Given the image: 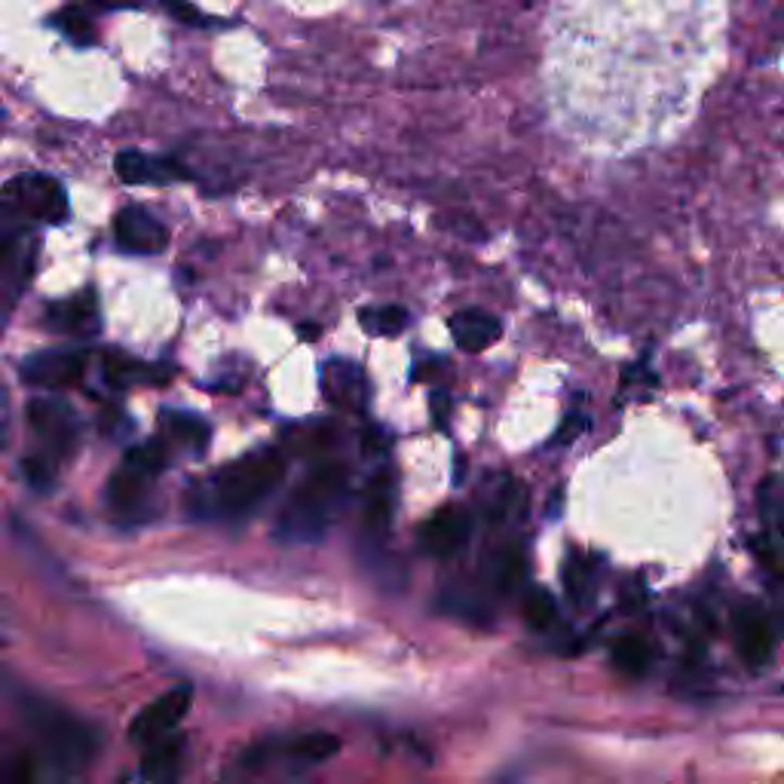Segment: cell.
Instances as JSON below:
<instances>
[{
    "mask_svg": "<svg viewBox=\"0 0 784 784\" xmlns=\"http://www.w3.org/2000/svg\"><path fill=\"white\" fill-rule=\"evenodd\" d=\"M286 472H289V460L282 451L257 447L230 466H224L222 472H215L205 484L193 488L190 503L197 518H218L227 524H242L264 509V503L286 481Z\"/></svg>",
    "mask_w": 784,
    "mask_h": 784,
    "instance_id": "cell-1",
    "label": "cell"
},
{
    "mask_svg": "<svg viewBox=\"0 0 784 784\" xmlns=\"http://www.w3.org/2000/svg\"><path fill=\"white\" fill-rule=\"evenodd\" d=\"M18 715L28 733L35 735L40 750L47 754L52 767L62 775H80L99 754V730L89 726L84 717H77L59 701L37 696V693H18Z\"/></svg>",
    "mask_w": 784,
    "mask_h": 784,
    "instance_id": "cell-2",
    "label": "cell"
},
{
    "mask_svg": "<svg viewBox=\"0 0 784 784\" xmlns=\"http://www.w3.org/2000/svg\"><path fill=\"white\" fill-rule=\"evenodd\" d=\"M350 494V472L341 463H319L309 476L298 484V491L282 506L276 518V540L279 543H319L331 524L338 521Z\"/></svg>",
    "mask_w": 784,
    "mask_h": 784,
    "instance_id": "cell-3",
    "label": "cell"
},
{
    "mask_svg": "<svg viewBox=\"0 0 784 784\" xmlns=\"http://www.w3.org/2000/svg\"><path fill=\"white\" fill-rule=\"evenodd\" d=\"M3 203H7V212H16L22 218H35L40 224H65L71 218L68 190L40 172L13 178L3 190Z\"/></svg>",
    "mask_w": 784,
    "mask_h": 784,
    "instance_id": "cell-4",
    "label": "cell"
},
{
    "mask_svg": "<svg viewBox=\"0 0 784 784\" xmlns=\"http://www.w3.org/2000/svg\"><path fill=\"white\" fill-rule=\"evenodd\" d=\"M733 637L745 666L767 668L775 656L779 637H782L779 616L769 614L767 607L754 597L738 600L733 607Z\"/></svg>",
    "mask_w": 784,
    "mask_h": 784,
    "instance_id": "cell-5",
    "label": "cell"
},
{
    "mask_svg": "<svg viewBox=\"0 0 784 784\" xmlns=\"http://www.w3.org/2000/svg\"><path fill=\"white\" fill-rule=\"evenodd\" d=\"M28 427L52 460L71 457L77 451L80 420H77V414L68 402H62V399H47V395L31 399L28 402Z\"/></svg>",
    "mask_w": 784,
    "mask_h": 784,
    "instance_id": "cell-6",
    "label": "cell"
},
{
    "mask_svg": "<svg viewBox=\"0 0 784 784\" xmlns=\"http://www.w3.org/2000/svg\"><path fill=\"white\" fill-rule=\"evenodd\" d=\"M86 350L77 346H59V350H40L22 358L18 377L35 390H68L80 383L86 375Z\"/></svg>",
    "mask_w": 784,
    "mask_h": 784,
    "instance_id": "cell-7",
    "label": "cell"
},
{
    "mask_svg": "<svg viewBox=\"0 0 784 784\" xmlns=\"http://www.w3.org/2000/svg\"><path fill=\"white\" fill-rule=\"evenodd\" d=\"M190 701H193V690H190L188 683L166 690L160 699H154L148 708L138 711L132 726H129V738H132L136 745H141V748H151L156 742L175 735L178 723L188 717Z\"/></svg>",
    "mask_w": 784,
    "mask_h": 784,
    "instance_id": "cell-8",
    "label": "cell"
},
{
    "mask_svg": "<svg viewBox=\"0 0 784 784\" xmlns=\"http://www.w3.org/2000/svg\"><path fill=\"white\" fill-rule=\"evenodd\" d=\"M472 528H476L472 511L463 509V506H442L432 518L420 524L417 540H420V548L427 552L429 558H442L444 561V558L460 555L463 548L469 546Z\"/></svg>",
    "mask_w": 784,
    "mask_h": 784,
    "instance_id": "cell-9",
    "label": "cell"
},
{
    "mask_svg": "<svg viewBox=\"0 0 784 784\" xmlns=\"http://www.w3.org/2000/svg\"><path fill=\"white\" fill-rule=\"evenodd\" d=\"M114 233L123 252L129 255H160L169 245V230L156 218L154 212L141 205H126L117 212Z\"/></svg>",
    "mask_w": 784,
    "mask_h": 784,
    "instance_id": "cell-10",
    "label": "cell"
},
{
    "mask_svg": "<svg viewBox=\"0 0 784 784\" xmlns=\"http://www.w3.org/2000/svg\"><path fill=\"white\" fill-rule=\"evenodd\" d=\"M325 399L341 410H365L368 405V377L362 365L350 358H328L323 365Z\"/></svg>",
    "mask_w": 784,
    "mask_h": 784,
    "instance_id": "cell-11",
    "label": "cell"
},
{
    "mask_svg": "<svg viewBox=\"0 0 784 784\" xmlns=\"http://www.w3.org/2000/svg\"><path fill=\"white\" fill-rule=\"evenodd\" d=\"M392 528V478L387 472L368 484L365 509H362V546H368V561L383 548Z\"/></svg>",
    "mask_w": 784,
    "mask_h": 784,
    "instance_id": "cell-12",
    "label": "cell"
},
{
    "mask_svg": "<svg viewBox=\"0 0 784 784\" xmlns=\"http://www.w3.org/2000/svg\"><path fill=\"white\" fill-rule=\"evenodd\" d=\"M47 325L59 334H68V338H89L96 334L102 323H99V298L96 291H80V294H71L65 301H55L47 307Z\"/></svg>",
    "mask_w": 784,
    "mask_h": 784,
    "instance_id": "cell-13",
    "label": "cell"
},
{
    "mask_svg": "<svg viewBox=\"0 0 784 784\" xmlns=\"http://www.w3.org/2000/svg\"><path fill=\"white\" fill-rule=\"evenodd\" d=\"M451 338L466 353H484L503 338V323L496 319L491 309L466 307L451 316Z\"/></svg>",
    "mask_w": 784,
    "mask_h": 784,
    "instance_id": "cell-14",
    "label": "cell"
},
{
    "mask_svg": "<svg viewBox=\"0 0 784 784\" xmlns=\"http://www.w3.org/2000/svg\"><path fill=\"white\" fill-rule=\"evenodd\" d=\"M114 172H117V178L123 185H172V181L185 178V169L175 160L141 154V151H123V154H117Z\"/></svg>",
    "mask_w": 784,
    "mask_h": 784,
    "instance_id": "cell-15",
    "label": "cell"
},
{
    "mask_svg": "<svg viewBox=\"0 0 784 784\" xmlns=\"http://www.w3.org/2000/svg\"><path fill=\"white\" fill-rule=\"evenodd\" d=\"M276 757L291 769V772H304L309 767H319L325 760H331L341 750V738L331 733H304L286 738L274 745Z\"/></svg>",
    "mask_w": 784,
    "mask_h": 784,
    "instance_id": "cell-16",
    "label": "cell"
},
{
    "mask_svg": "<svg viewBox=\"0 0 784 784\" xmlns=\"http://www.w3.org/2000/svg\"><path fill=\"white\" fill-rule=\"evenodd\" d=\"M151 484H154V478L144 476L141 469L129 466V463H119V469L108 481V503H111V509L123 515V518H129L132 511H141L144 509V500L151 494Z\"/></svg>",
    "mask_w": 784,
    "mask_h": 784,
    "instance_id": "cell-17",
    "label": "cell"
},
{
    "mask_svg": "<svg viewBox=\"0 0 784 784\" xmlns=\"http://www.w3.org/2000/svg\"><path fill=\"white\" fill-rule=\"evenodd\" d=\"M181 757H185V738L181 735H169L151 748H144V754H141V782L178 784Z\"/></svg>",
    "mask_w": 784,
    "mask_h": 784,
    "instance_id": "cell-18",
    "label": "cell"
},
{
    "mask_svg": "<svg viewBox=\"0 0 784 784\" xmlns=\"http://www.w3.org/2000/svg\"><path fill=\"white\" fill-rule=\"evenodd\" d=\"M160 427L166 432V442L188 451V454H203L212 439V429L200 414L193 410H160Z\"/></svg>",
    "mask_w": 784,
    "mask_h": 784,
    "instance_id": "cell-19",
    "label": "cell"
},
{
    "mask_svg": "<svg viewBox=\"0 0 784 784\" xmlns=\"http://www.w3.org/2000/svg\"><path fill=\"white\" fill-rule=\"evenodd\" d=\"M169 371H156L154 365L148 362H138L132 356H123V353H111L104 358V380L117 390L126 387H136V383H160Z\"/></svg>",
    "mask_w": 784,
    "mask_h": 784,
    "instance_id": "cell-20",
    "label": "cell"
},
{
    "mask_svg": "<svg viewBox=\"0 0 784 784\" xmlns=\"http://www.w3.org/2000/svg\"><path fill=\"white\" fill-rule=\"evenodd\" d=\"M616 671L629 674V678H644L653 666V644L641 634H622L610 649Z\"/></svg>",
    "mask_w": 784,
    "mask_h": 784,
    "instance_id": "cell-21",
    "label": "cell"
},
{
    "mask_svg": "<svg viewBox=\"0 0 784 784\" xmlns=\"http://www.w3.org/2000/svg\"><path fill=\"white\" fill-rule=\"evenodd\" d=\"M524 577V558H521V552L518 548H500V552H491V558L484 561V582L500 592V595H506L511 592L518 582Z\"/></svg>",
    "mask_w": 784,
    "mask_h": 784,
    "instance_id": "cell-22",
    "label": "cell"
},
{
    "mask_svg": "<svg viewBox=\"0 0 784 784\" xmlns=\"http://www.w3.org/2000/svg\"><path fill=\"white\" fill-rule=\"evenodd\" d=\"M439 607L447 616H457L463 622H472V625H491L494 610L484 597L472 592V589H451L439 597Z\"/></svg>",
    "mask_w": 784,
    "mask_h": 784,
    "instance_id": "cell-23",
    "label": "cell"
},
{
    "mask_svg": "<svg viewBox=\"0 0 784 784\" xmlns=\"http://www.w3.org/2000/svg\"><path fill=\"white\" fill-rule=\"evenodd\" d=\"M358 323L375 338H399L410 323V313L399 304H383V307H368L358 313Z\"/></svg>",
    "mask_w": 784,
    "mask_h": 784,
    "instance_id": "cell-24",
    "label": "cell"
},
{
    "mask_svg": "<svg viewBox=\"0 0 784 784\" xmlns=\"http://www.w3.org/2000/svg\"><path fill=\"white\" fill-rule=\"evenodd\" d=\"M760 511L769 533H775L779 546L784 548V478L772 476L760 484Z\"/></svg>",
    "mask_w": 784,
    "mask_h": 784,
    "instance_id": "cell-25",
    "label": "cell"
},
{
    "mask_svg": "<svg viewBox=\"0 0 784 784\" xmlns=\"http://www.w3.org/2000/svg\"><path fill=\"white\" fill-rule=\"evenodd\" d=\"M52 28H59L62 35L68 37L74 47H92L96 43V28H92V18L86 16L84 10L68 7V10H59L50 18Z\"/></svg>",
    "mask_w": 784,
    "mask_h": 784,
    "instance_id": "cell-26",
    "label": "cell"
},
{
    "mask_svg": "<svg viewBox=\"0 0 784 784\" xmlns=\"http://www.w3.org/2000/svg\"><path fill=\"white\" fill-rule=\"evenodd\" d=\"M521 614H524V622L530 629L546 631L558 619V600L546 589H530L524 595V604H521Z\"/></svg>",
    "mask_w": 784,
    "mask_h": 784,
    "instance_id": "cell-27",
    "label": "cell"
},
{
    "mask_svg": "<svg viewBox=\"0 0 784 784\" xmlns=\"http://www.w3.org/2000/svg\"><path fill=\"white\" fill-rule=\"evenodd\" d=\"M561 580L567 595L573 597L577 604H585V600H592V595H595V573H592V564L585 561V558L573 555L570 564H564Z\"/></svg>",
    "mask_w": 784,
    "mask_h": 784,
    "instance_id": "cell-28",
    "label": "cell"
},
{
    "mask_svg": "<svg viewBox=\"0 0 784 784\" xmlns=\"http://www.w3.org/2000/svg\"><path fill=\"white\" fill-rule=\"evenodd\" d=\"M123 463L136 466V469H141L144 476L156 478L160 472H163V469H166V463H169V451H166V444L163 442L136 444V447H129V451H126Z\"/></svg>",
    "mask_w": 784,
    "mask_h": 784,
    "instance_id": "cell-29",
    "label": "cell"
},
{
    "mask_svg": "<svg viewBox=\"0 0 784 784\" xmlns=\"http://www.w3.org/2000/svg\"><path fill=\"white\" fill-rule=\"evenodd\" d=\"M22 472H25V481L35 488L37 494H47L52 484H55V460L47 457V454L25 457V460H22Z\"/></svg>",
    "mask_w": 784,
    "mask_h": 784,
    "instance_id": "cell-30",
    "label": "cell"
},
{
    "mask_svg": "<svg viewBox=\"0 0 784 784\" xmlns=\"http://www.w3.org/2000/svg\"><path fill=\"white\" fill-rule=\"evenodd\" d=\"M3 784H35V757L31 754H16L7 763Z\"/></svg>",
    "mask_w": 784,
    "mask_h": 784,
    "instance_id": "cell-31",
    "label": "cell"
},
{
    "mask_svg": "<svg viewBox=\"0 0 784 784\" xmlns=\"http://www.w3.org/2000/svg\"><path fill=\"white\" fill-rule=\"evenodd\" d=\"M585 427H589V423H585V417H582V414H570V417H564L561 429L555 432V439H552V442H555V444H570Z\"/></svg>",
    "mask_w": 784,
    "mask_h": 784,
    "instance_id": "cell-32",
    "label": "cell"
},
{
    "mask_svg": "<svg viewBox=\"0 0 784 784\" xmlns=\"http://www.w3.org/2000/svg\"><path fill=\"white\" fill-rule=\"evenodd\" d=\"M166 10H169V13L175 18H181V22H190V25H197V22H208V18H205L203 13L197 10V7H188V3H169Z\"/></svg>",
    "mask_w": 784,
    "mask_h": 784,
    "instance_id": "cell-33",
    "label": "cell"
}]
</instances>
